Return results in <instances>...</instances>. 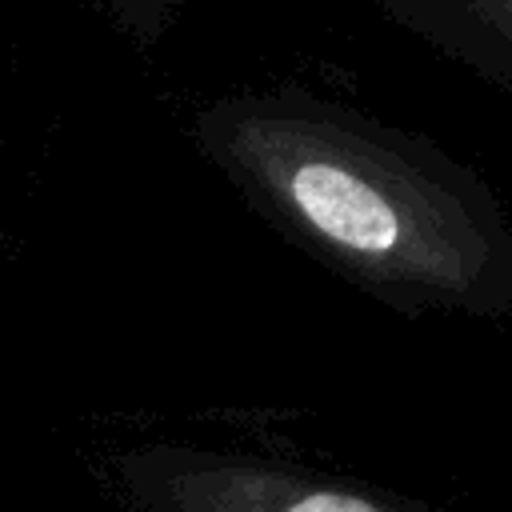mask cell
<instances>
[{"instance_id":"cell-1","label":"cell","mask_w":512,"mask_h":512,"mask_svg":"<svg viewBox=\"0 0 512 512\" xmlns=\"http://www.w3.org/2000/svg\"><path fill=\"white\" fill-rule=\"evenodd\" d=\"M196 152L288 244L408 316H512V220L436 140L308 88L208 100Z\"/></svg>"},{"instance_id":"cell-2","label":"cell","mask_w":512,"mask_h":512,"mask_svg":"<svg viewBox=\"0 0 512 512\" xmlns=\"http://www.w3.org/2000/svg\"><path fill=\"white\" fill-rule=\"evenodd\" d=\"M104 480L128 512H432L360 480L180 440L108 452Z\"/></svg>"},{"instance_id":"cell-3","label":"cell","mask_w":512,"mask_h":512,"mask_svg":"<svg viewBox=\"0 0 512 512\" xmlns=\"http://www.w3.org/2000/svg\"><path fill=\"white\" fill-rule=\"evenodd\" d=\"M396 28L512 92V0H372Z\"/></svg>"},{"instance_id":"cell-4","label":"cell","mask_w":512,"mask_h":512,"mask_svg":"<svg viewBox=\"0 0 512 512\" xmlns=\"http://www.w3.org/2000/svg\"><path fill=\"white\" fill-rule=\"evenodd\" d=\"M100 8L136 48H156L180 16V0H100Z\"/></svg>"}]
</instances>
